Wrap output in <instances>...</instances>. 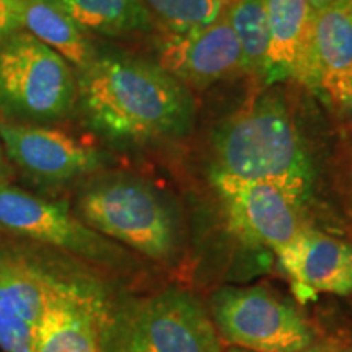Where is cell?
<instances>
[{
    "instance_id": "cell-18",
    "label": "cell",
    "mask_w": 352,
    "mask_h": 352,
    "mask_svg": "<svg viewBox=\"0 0 352 352\" xmlns=\"http://www.w3.org/2000/svg\"><path fill=\"white\" fill-rule=\"evenodd\" d=\"M227 13L240 44L243 72L264 78L270 50L267 0H228Z\"/></svg>"
},
{
    "instance_id": "cell-15",
    "label": "cell",
    "mask_w": 352,
    "mask_h": 352,
    "mask_svg": "<svg viewBox=\"0 0 352 352\" xmlns=\"http://www.w3.org/2000/svg\"><path fill=\"white\" fill-rule=\"evenodd\" d=\"M315 13L308 0H267V83L292 78L310 88Z\"/></svg>"
},
{
    "instance_id": "cell-25",
    "label": "cell",
    "mask_w": 352,
    "mask_h": 352,
    "mask_svg": "<svg viewBox=\"0 0 352 352\" xmlns=\"http://www.w3.org/2000/svg\"><path fill=\"white\" fill-rule=\"evenodd\" d=\"M342 2H344V6L349 8V12H351V15H352V0H342Z\"/></svg>"
},
{
    "instance_id": "cell-9",
    "label": "cell",
    "mask_w": 352,
    "mask_h": 352,
    "mask_svg": "<svg viewBox=\"0 0 352 352\" xmlns=\"http://www.w3.org/2000/svg\"><path fill=\"white\" fill-rule=\"evenodd\" d=\"M69 284L26 254L0 250V349L32 352L39 320Z\"/></svg>"
},
{
    "instance_id": "cell-26",
    "label": "cell",
    "mask_w": 352,
    "mask_h": 352,
    "mask_svg": "<svg viewBox=\"0 0 352 352\" xmlns=\"http://www.w3.org/2000/svg\"><path fill=\"white\" fill-rule=\"evenodd\" d=\"M228 352H252V351H246V349H240V347H232Z\"/></svg>"
},
{
    "instance_id": "cell-14",
    "label": "cell",
    "mask_w": 352,
    "mask_h": 352,
    "mask_svg": "<svg viewBox=\"0 0 352 352\" xmlns=\"http://www.w3.org/2000/svg\"><path fill=\"white\" fill-rule=\"evenodd\" d=\"M310 90L336 111H352V15L342 0L315 13Z\"/></svg>"
},
{
    "instance_id": "cell-2",
    "label": "cell",
    "mask_w": 352,
    "mask_h": 352,
    "mask_svg": "<svg viewBox=\"0 0 352 352\" xmlns=\"http://www.w3.org/2000/svg\"><path fill=\"white\" fill-rule=\"evenodd\" d=\"M212 171L279 188L305 210L316 173L284 100L266 94L233 113L214 132Z\"/></svg>"
},
{
    "instance_id": "cell-11",
    "label": "cell",
    "mask_w": 352,
    "mask_h": 352,
    "mask_svg": "<svg viewBox=\"0 0 352 352\" xmlns=\"http://www.w3.org/2000/svg\"><path fill=\"white\" fill-rule=\"evenodd\" d=\"M158 65L184 85L196 88H206L243 72L241 50L227 6L209 25L184 34H171L162 44Z\"/></svg>"
},
{
    "instance_id": "cell-20",
    "label": "cell",
    "mask_w": 352,
    "mask_h": 352,
    "mask_svg": "<svg viewBox=\"0 0 352 352\" xmlns=\"http://www.w3.org/2000/svg\"><path fill=\"white\" fill-rule=\"evenodd\" d=\"M23 30L21 0H0V41Z\"/></svg>"
},
{
    "instance_id": "cell-13",
    "label": "cell",
    "mask_w": 352,
    "mask_h": 352,
    "mask_svg": "<svg viewBox=\"0 0 352 352\" xmlns=\"http://www.w3.org/2000/svg\"><path fill=\"white\" fill-rule=\"evenodd\" d=\"M107 307L90 289L70 283L33 334L32 352H109Z\"/></svg>"
},
{
    "instance_id": "cell-8",
    "label": "cell",
    "mask_w": 352,
    "mask_h": 352,
    "mask_svg": "<svg viewBox=\"0 0 352 352\" xmlns=\"http://www.w3.org/2000/svg\"><path fill=\"white\" fill-rule=\"evenodd\" d=\"M0 228L90 259L116 258L113 245L70 212L67 202L46 199L12 183H0Z\"/></svg>"
},
{
    "instance_id": "cell-21",
    "label": "cell",
    "mask_w": 352,
    "mask_h": 352,
    "mask_svg": "<svg viewBox=\"0 0 352 352\" xmlns=\"http://www.w3.org/2000/svg\"><path fill=\"white\" fill-rule=\"evenodd\" d=\"M15 176V170H13L12 162L8 160L6 148H3L2 140H0V183H10Z\"/></svg>"
},
{
    "instance_id": "cell-19",
    "label": "cell",
    "mask_w": 352,
    "mask_h": 352,
    "mask_svg": "<svg viewBox=\"0 0 352 352\" xmlns=\"http://www.w3.org/2000/svg\"><path fill=\"white\" fill-rule=\"evenodd\" d=\"M153 23L171 34H184L209 25L226 8L228 0H142Z\"/></svg>"
},
{
    "instance_id": "cell-17",
    "label": "cell",
    "mask_w": 352,
    "mask_h": 352,
    "mask_svg": "<svg viewBox=\"0 0 352 352\" xmlns=\"http://www.w3.org/2000/svg\"><path fill=\"white\" fill-rule=\"evenodd\" d=\"M82 32L103 36L145 33L153 20L142 0H50Z\"/></svg>"
},
{
    "instance_id": "cell-1",
    "label": "cell",
    "mask_w": 352,
    "mask_h": 352,
    "mask_svg": "<svg viewBox=\"0 0 352 352\" xmlns=\"http://www.w3.org/2000/svg\"><path fill=\"white\" fill-rule=\"evenodd\" d=\"M77 74V107L91 129L109 140L147 144L191 129L195 101L184 83L140 57L98 52Z\"/></svg>"
},
{
    "instance_id": "cell-5",
    "label": "cell",
    "mask_w": 352,
    "mask_h": 352,
    "mask_svg": "<svg viewBox=\"0 0 352 352\" xmlns=\"http://www.w3.org/2000/svg\"><path fill=\"white\" fill-rule=\"evenodd\" d=\"M220 340L252 352H297L314 344L308 321L287 298L264 285H226L210 296Z\"/></svg>"
},
{
    "instance_id": "cell-22",
    "label": "cell",
    "mask_w": 352,
    "mask_h": 352,
    "mask_svg": "<svg viewBox=\"0 0 352 352\" xmlns=\"http://www.w3.org/2000/svg\"><path fill=\"white\" fill-rule=\"evenodd\" d=\"M324 352H352L351 344H344V342H333L327 341L324 344H321Z\"/></svg>"
},
{
    "instance_id": "cell-7",
    "label": "cell",
    "mask_w": 352,
    "mask_h": 352,
    "mask_svg": "<svg viewBox=\"0 0 352 352\" xmlns=\"http://www.w3.org/2000/svg\"><path fill=\"white\" fill-rule=\"evenodd\" d=\"M228 227L250 245L276 254L305 230V210L279 188L222 173L210 175Z\"/></svg>"
},
{
    "instance_id": "cell-10",
    "label": "cell",
    "mask_w": 352,
    "mask_h": 352,
    "mask_svg": "<svg viewBox=\"0 0 352 352\" xmlns=\"http://www.w3.org/2000/svg\"><path fill=\"white\" fill-rule=\"evenodd\" d=\"M0 140L8 160L34 182L60 184L91 173L101 153L63 131L0 118Z\"/></svg>"
},
{
    "instance_id": "cell-16",
    "label": "cell",
    "mask_w": 352,
    "mask_h": 352,
    "mask_svg": "<svg viewBox=\"0 0 352 352\" xmlns=\"http://www.w3.org/2000/svg\"><path fill=\"white\" fill-rule=\"evenodd\" d=\"M23 30L59 52L80 72L98 56L88 34L50 0H21Z\"/></svg>"
},
{
    "instance_id": "cell-3",
    "label": "cell",
    "mask_w": 352,
    "mask_h": 352,
    "mask_svg": "<svg viewBox=\"0 0 352 352\" xmlns=\"http://www.w3.org/2000/svg\"><path fill=\"white\" fill-rule=\"evenodd\" d=\"M77 208L85 226L153 261L173 266L183 256L178 215L144 179L122 173L101 176L83 189Z\"/></svg>"
},
{
    "instance_id": "cell-6",
    "label": "cell",
    "mask_w": 352,
    "mask_h": 352,
    "mask_svg": "<svg viewBox=\"0 0 352 352\" xmlns=\"http://www.w3.org/2000/svg\"><path fill=\"white\" fill-rule=\"evenodd\" d=\"M116 352H226L214 321L197 297L166 289L127 316L116 336Z\"/></svg>"
},
{
    "instance_id": "cell-4",
    "label": "cell",
    "mask_w": 352,
    "mask_h": 352,
    "mask_svg": "<svg viewBox=\"0 0 352 352\" xmlns=\"http://www.w3.org/2000/svg\"><path fill=\"white\" fill-rule=\"evenodd\" d=\"M77 108L76 69L25 30L0 41V118L52 124Z\"/></svg>"
},
{
    "instance_id": "cell-24",
    "label": "cell",
    "mask_w": 352,
    "mask_h": 352,
    "mask_svg": "<svg viewBox=\"0 0 352 352\" xmlns=\"http://www.w3.org/2000/svg\"><path fill=\"white\" fill-rule=\"evenodd\" d=\"M297 352H324V351H323V347L316 346L315 342H314V344H310L308 347H305V349H300V351H297Z\"/></svg>"
},
{
    "instance_id": "cell-12",
    "label": "cell",
    "mask_w": 352,
    "mask_h": 352,
    "mask_svg": "<svg viewBox=\"0 0 352 352\" xmlns=\"http://www.w3.org/2000/svg\"><path fill=\"white\" fill-rule=\"evenodd\" d=\"M277 264L300 302L352 294V243L310 226L277 253Z\"/></svg>"
},
{
    "instance_id": "cell-23",
    "label": "cell",
    "mask_w": 352,
    "mask_h": 352,
    "mask_svg": "<svg viewBox=\"0 0 352 352\" xmlns=\"http://www.w3.org/2000/svg\"><path fill=\"white\" fill-rule=\"evenodd\" d=\"M308 2H310V7L314 8L315 12H320L323 10V8L333 6V3L340 2V0H308Z\"/></svg>"
}]
</instances>
